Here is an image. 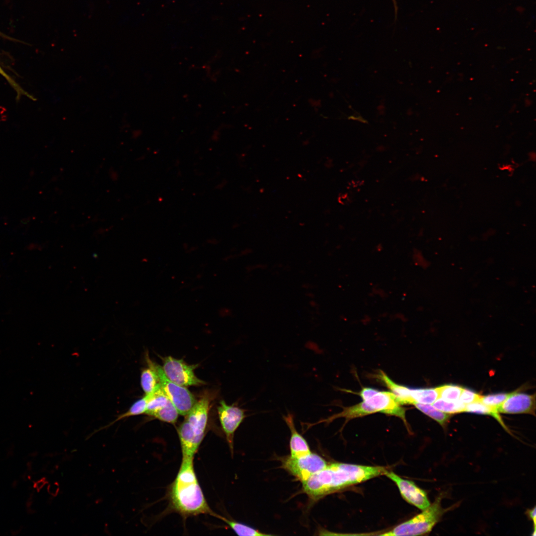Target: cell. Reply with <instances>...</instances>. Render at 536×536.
Masks as SVG:
<instances>
[{
  "mask_svg": "<svg viewBox=\"0 0 536 536\" xmlns=\"http://www.w3.org/2000/svg\"><path fill=\"white\" fill-rule=\"evenodd\" d=\"M528 514H529V516H530V517L532 519V520H533L534 526L535 527L536 517V507H534V508L533 509L529 510V512H528Z\"/></svg>",
  "mask_w": 536,
  "mask_h": 536,
  "instance_id": "f546056e",
  "label": "cell"
},
{
  "mask_svg": "<svg viewBox=\"0 0 536 536\" xmlns=\"http://www.w3.org/2000/svg\"><path fill=\"white\" fill-rule=\"evenodd\" d=\"M440 497L422 512L394 528L378 534L380 536H420L430 533L445 512Z\"/></svg>",
  "mask_w": 536,
  "mask_h": 536,
  "instance_id": "277c9868",
  "label": "cell"
},
{
  "mask_svg": "<svg viewBox=\"0 0 536 536\" xmlns=\"http://www.w3.org/2000/svg\"><path fill=\"white\" fill-rule=\"evenodd\" d=\"M392 405V399L390 393L387 391H378L374 396L358 404L343 407L341 412L314 423H308V425L310 427L321 423L328 424L335 419L341 417L344 418L345 421L347 422L352 419L377 412L387 414L391 409Z\"/></svg>",
  "mask_w": 536,
  "mask_h": 536,
  "instance_id": "5b68a950",
  "label": "cell"
},
{
  "mask_svg": "<svg viewBox=\"0 0 536 536\" xmlns=\"http://www.w3.org/2000/svg\"><path fill=\"white\" fill-rule=\"evenodd\" d=\"M480 397L481 395L473 391L463 388L460 394L459 399L460 401L466 405L480 400Z\"/></svg>",
  "mask_w": 536,
  "mask_h": 536,
  "instance_id": "cb8c5ba5",
  "label": "cell"
},
{
  "mask_svg": "<svg viewBox=\"0 0 536 536\" xmlns=\"http://www.w3.org/2000/svg\"><path fill=\"white\" fill-rule=\"evenodd\" d=\"M510 393H500L481 396L480 401L485 405L496 409L502 404Z\"/></svg>",
  "mask_w": 536,
  "mask_h": 536,
  "instance_id": "603a6c76",
  "label": "cell"
},
{
  "mask_svg": "<svg viewBox=\"0 0 536 536\" xmlns=\"http://www.w3.org/2000/svg\"><path fill=\"white\" fill-rule=\"evenodd\" d=\"M387 477L397 486L402 497L408 503L423 510L430 505L426 493L413 481L403 479L393 471H386Z\"/></svg>",
  "mask_w": 536,
  "mask_h": 536,
  "instance_id": "30bf717a",
  "label": "cell"
},
{
  "mask_svg": "<svg viewBox=\"0 0 536 536\" xmlns=\"http://www.w3.org/2000/svg\"><path fill=\"white\" fill-rule=\"evenodd\" d=\"M210 397L205 395L196 401L178 428L182 457H193L205 435Z\"/></svg>",
  "mask_w": 536,
  "mask_h": 536,
  "instance_id": "3957f363",
  "label": "cell"
},
{
  "mask_svg": "<svg viewBox=\"0 0 536 536\" xmlns=\"http://www.w3.org/2000/svg\"><path fill=\"white\" fill-rule=\"evenodd\" d=\"M179 412L170 400L168 402L158 409L151 416L160 421L174 424L177 420Z\"/></svg>",
  "mask_w": 536,
  "mask_h": 536,
  "instance_id": "ac0fdd59",
  "label": "cell"
},
{
  "mask_svg": "<svg viewBox=\"0 0 536 536\" xmlns=\"http://www.w3.org/2000/svg\"><path fill=\"white\" fill-rule=\"evenodd\" d=\"M147 365L156 373L160 385L167 397L175 405L179 414L186 416L196 402L194 395L185 387L175 384L164 374L162 366L146 357Z\"/></svg>",
  "mask_w": 536,
  "mask_h": 536,
  "instance_id": "8992f818",
  "label": "cell"
},
{
  "mask_svg": "<svg viewBox=\"0 0 536 536\" xmlns=\"http://www.w3.org/2000/svg\"><path fill=\"white\" fill-rule=\"evenodd\" d=\"M219 315L221 317H225L231 316L232 314L231 310L226 307H223L219 309L218 311Z\"/></svg>",
  "mask_w": 536,
  "mask_h": 536,
  "instance_id": "4316f807",
  "label": "cell"
},
{
  "mask_svg": "<svg viewBox=\"0 0 536 536\" xmlns=\"http://www.w3.org/2000/svg\"><path fill=\"white\" fill-rule=\"evenodd\" d=\"M140 385L145 394L153 392L160 386L156 373L148 365L141 373Z\"/></svg>",
  "mask_w": 536,
  "mask_h": 536,
  "instance_id": "9a60e30c",
  "label": "cell"
},
{
  "mask_svg": "<svg viewBox=\"0 0 536 536\" xmlns=\"http://www.w3.org/2000/svg\"><path fill=\"white\" fill-rule=\"evenodd\" d=\"M388 470L382 466L333 463L302 482L303 490L310 498L318 500L347 487L384 475Z\"/></svg>",
  "mask_w": 536,
  "mask_h": 536,
  "instance_id": "6da1fadb",
  "label": "cell"
},
{
  "mask_svg": "<svg viewBox=\"0 0 536 536\" xmlns=\"http://www.w3.org/2000/svg\"><path fill=\"white\" fill-rule=\"evenodd\" d=\"M149 397V394H145L143 397L135 401L127 411L119 415L117 418L109 425H111L115 422L126 417L145 413Z\"/></svg>",
  "mask_w": 536,
  "mask_h": 536,
  "instance_id": "44dd1931",
  "label": "cell"
},
{
  "mask_svg": "<svg viewBox=\"0 0 536 536\" xmlns=\"http://www.w3.org/2000/svg\"><path fill=\"white\" fill-rule=\"evenodd\" d=\"M0 74H1L5 79L8 81L10 85L14 88L16 91L17 95L20 96L21 95H24L28 96L30 98L32 99L31 97L27 92L24 91L21 87L12 79L10 77L8 74H7L4 70L1 68L0 66Z\"/></svg>",
  "mask_w": 536,
  "mask_h": 536,
  "instance_id": "d4e9b609",
  "label": "cell"
},
{
  "mask_svg": "<svg viewBox=\"0 0 536 536\" xmlns=\"http://www.w3.org/2000/svg\"><path fill=\"white\" fill-rule=\"evenodd\" d=\"M163 371L167 377L175 384L183 387L200 386L205 383L195 375L196 365H189L182 359L171 356L162 359Z\"/></svg>",
  "mask_w": 536,
  "mask_h": 536,
  "instance_id": "ba28073f",
  "label": "cell"
},
{
  "mask_svg": "<svg viewBox=\"0 0 536 536\" xmlns=\"http://www.w3.org/2000/svg\"><path fill=\"white\" fill-rule=\"evenodd\" d=\"M282 417L291 432L289 441L290 456L298 457L311 453L307 442L296 430L293 414L288 412L286 415H283Z\"/></svg>",
  "mask_w": 536,
  "mask_h": 536,
  "instance_id": "7c38bea8",
  "label": "cell"
},
{
  "mask_svg": "<svg viewBox=\"0 0 536 536\" xmlns=\"http://www.w3.org/2000/svg\"><path fill=\"white\" fill-rule=\"evenodd\" d=\"M535 394H528L517 391L509 394L508 397L498 408V411L505 414H531L535 415Z\"/></svg>",
  "mask_w": 536,
  "mask_h": 536,
  "instance_id": "8fae6325",
  "label": "cell"
},
{
  "mask_svg": "<svg viewBox=\"0 0 536 536\" xmlns=\"http://www.w3.org/2000/svg\"><path fill=\"white\" fill-rule=\"evenodd\" d=\"M218 518L227 524V525L239 536H267L271 535L270 534L263 533L253 527L235 521L228 520L221 516H219Z\"/></svg>",
  "mask_w": 536,
  "mask_h": 536,
  "instance_id": "e0dca14e",
  "label": "cell"
},
{
  "mask_svg": "<svg viewBox=\"0 0 536 536\" xmlns=\"http://www.w3.org/2000/svg\"><path fill=\"white\" fill-rule=\"evenodd\" d=\"M327 465L321 456L312 452L298 457L289 456L282 461V467L302 482L324 469Z\"/></svg>",
  "mask_w": 536,
  "mask_h": 536,
  "instance_id": "52a82bcc",
  "label": "cell"
},
{
  "mask_svg": "<svg viewBox=\"0 0 536 536\" xmlns=\"http://www.w3.org/2000/svg\"><path fill=\"white\" fill-rule=\"evenodd\" d=\"M378 391L379 390H378L377 389L374 388L365 387L362 388L359 392L357 393V394L358 395L361 397L362 401H363L366 400L370 398L372 396H374L378 392Z\"/></svg>",
  "mask_w": 536,
  "mask_h": 536,
  "instance_id": "484cf974",
  "label": "cell"
},
{
  "mask_svg": "<svg viewBox=\"0 0 536 536\" xmlns=\"http://www.w3.org/2000/svg\"><path fill=\"white\" fill-rule=\"evenodd\" d=\"M413 405L417 409L437 421L444 427L447 425L450 418V414L443 412L428 404L414 402Z\"/></svg>",
  "mask_w": 536,
  "mask_h": 536,
  "instance_id": "2e32d148",
  "label": "cell"
},
{
  "mask_svg": "<svg viewBox=\"0 0 536 536\" xmlns=\"http://www.w3.org/2000/svg\"><path fill=\"white\" fill-rule=\"evenodd\" d=\"M45 483V479L44 478H42L34 482V487L38 491L44 486Z\"/></svg>",
  "mask_w": 536,
  "mask_h": 536,
  "instance_id": "83f0119b",
  "label": "cell"
},
{
  "mask_svg": "<svg viewBox=\"0 0 536 536\" xmlns=\"http://www.w3.org/2000/svg\"><path fill=\"white\" fill-rule=\"evenodd\" d=\"M412 398L414 403H432L438 398V392L437 387L413 388Z\"/></svg>",
  "mask_w": 536,
  "mask_h": 536,
  "instance_id": "d6986e66",
  "label": "cell"
},
{
  "mask_svg": "<svg viewBox=\"0 0 536 536\" xmlns=\"http://www.w3.org/2000/svg\"><path fill=\"white\" fill-rule=\"evenodd\" d=\"M378 378L395 395L399 402L402 404H413V388L398 384L394 382L383 371L379 370Z\"/></svg>",
  "mask_w": 536,
  "mask_h": 536,
  "instance_id": "4fadbf2b",
  "label": "cell"
},
{
  "mask_svg": "<svg viewBox=\"0 0 536 536\" xmlns=\"http://www.w3.org/2000/svg\"><path fill=\"white\" fill-rule=\"evenodd\" d=\"M193 457H182L169 492L172 508L183 517L209 514L218 517L209 506L198 480Z\"/></svg>",
  "mask_w": 536,
  "mask_h": 536,
  "instance_id": "7a4b0ae2",
  "label": "cell"
},
{
  "mask_svg": "<svg viewBox=\"0 0 536 536\" xmlns=\"http://www.w3.org/2000/svg\"><path fill=\"white\" fill-rule=\"evenodd\" d=\"M463 387L461 386L448 384L437 387L438 392V398L442 399L455 401L459 399Z\"/></svg>",
  "mask_w": 536,
  "mask_h": 536,
  "instance_id": "7402d4cb",
  "label": "cell"
},
{
  "mask_svg": "<svg viewBox=\"0 0 536 536\" xmlns=\"http://www.w3.org/2000/svg\"><path fill=\"white\" fill-rule=\"evenodd\" d=\"M465 412L491 415L496 419L505 430H508L497 409L485 405L480 400L466 404Z\"/></svg>",
  "mask_w": 536,
  "mask_h": 536,
  "instance_id": "5bb4252c",
  "label": "cell"
},
{
  "mask_svg": "<svg viewBox=\"0 0 536 536\" xmlns=\"http://www.w3.org/2000/svg\"><path fill=\"white\" fill-rule=\"evenodd\" d=\"M217 409L222 430L233 453L234 434L246 417V410L236 405H228L223 400L219 402Z\"/></svg>",
  "mask_w": 536,
  "mask_h": 536,
  "instance_id": "9c48e42d",
  "label": "cell"
},
{
  "mask_svg": "<svg viewBox=\"0 0 536 536\" xmlns=\"http://www.w3.org/2000/svg\"><path fill=\"white\" fill-rule=\"evenodd\" d=\"M433 406L440 411L448 414L465 412L466 404L460 401H450L438 398Z\"/></svg>",
  "mask_w": 536,
  "mask_h": 536,
  "instance_id": "ffe728a7",
  "label": "cell"
},
{
  "mask_svg": "<svg viewBox=\"0 0 536 536\" xmlns=\"http://www.w3.org/2000/svg\"><path fill=\"white\" fill-rule=\"evenodd\" d=\"M58 487L56 484H50L48 487V490L51 495H55L57 492Z\"/></svg>",
  "mask_w": 536,
  "mask_h": 536,
  "instance_id": "f1b7e54d",
  "label": "cell"
}]
</instances>
